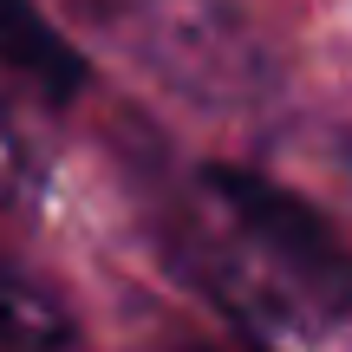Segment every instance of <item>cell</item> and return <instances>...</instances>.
I'll list each match as a JSON object with an SVG mask.
<instances>
[{
	"mask_svg": "<svg viewBox=\"0 0 352 352\" xmlns=\"http://www.w3.org/2000/svg\"><path fill=\"white\" fill-rule=\"evenodd\" d=\"M0 65L52 104L85 85V59L59 39V26H46L33 0H0Z\"/></svg>",
	"mask_w": 352,
	"mask_h": 352,
	"instance_id": "6da1fadb",
	"label": "cell"
},
{
	"mask_svg": "<svg viewBox=\"0 0 352 352\" xmlns=\"http://www.w3.org/2000/svg\"><path fill=\"white\" fill-rule=\"evenodd\" d=\"M0 352H78L72 320L7 261H0Z\"/></svg>",
	"mask_w": 352,
	"mask_h": 352,
	"instance_id": "7a4b0ae2",
	"label": "cell"
},
{
	"mask_svg": "<svg viewBox=\"0 0 352 352\" xmlns=\"http://www.w3.org/2000/svg\"><path fill=\"white\" fill-rule=\"evenodd\" d=\"M26 183V151L13 144V131H7V118H0V196H13V189Z\"/></svg>",
	"mask_w": 352,
	"mask_h": 352,
	"instance_id": "3957f363",
	"label": "cell"
},
{
	"mask_svg": "<svg viewBox=\"0 0 352 352\" xmlns=\"http://www.w3.org/2000/svg\"><path fill=\"white\" fill-rule=\"evenodd\" d=\"M183 352H209V346H183Z\"/></svg>",
	"mask_w": 352,
	"mask_h": 352,
	"instance_id": "277c9868",
	"label": "cell"
}]
</instances>
